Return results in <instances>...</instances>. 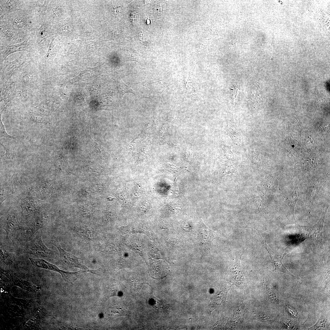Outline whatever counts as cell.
I'll return each instance as SVG.
<instances>
[{"label":"cell","mask_w":330,"mask_h":330,"mask_svg":"<svg viewBox=\"0 0 330 330\" xmlns=\"http://www.w3.org/2000/svg\"><path fill=\"white\" fill-rule=\"evenodd\" d=\"M145 34L143 33H141L139 34V37L140 39L141 40H143L144 39Z\"/></svg>","instance_id":"d4e9b609"},{"label":"cell","mask_w":330,"mask_h":330,"mask_svg":"<svg viewBox=\"0 0 330 330\" xmlns=\"http://www.w3.org/2000/svg\"><path fill=\"white\" fill-rule=\"evenodd\" d=\"M0 258L1 260L6 264H11L15 260L14 255L12 253L6 251H3L2 246L1 244Z\"/></svg>","instance_id":"2e32d148"},{"label":"cell","mask_w":330,"mask_h":330,"mask_svg":"<svg viewBox=\"0 0 330 330\" xmlns=\"http://www.w3.org/2000/svg\"><path fill=\"white\" fill-rule=\"evenodd\" d=\"M250 201L255 209L259 212H266L265 204L262 198L258 196L252 195L250 197Z\"/></svg>","instance_id":"4fadbf2b"},{"label":"cell","mask_w":330,"mask_h":330,"mask_svg":"<svg viewBox=\"0 0 330 330\" xmlns=\"http://www.w3.org/2000/svg\"><path fill=\"white\" fill-rule=\"evenodd\" d=\"M328 207V205L324 206L319 220L314 226L311 227V230L309 235V238L314 242L323 257H324V248L323 242V229L325 214Z\"/></svg>","instance_id":"8992f818"},{"label":"cell","mask_w":330,"mask_h":330,"mask_svg":"<svg viewBox=\"0 0 330 330\" xmlns=\"http://www.w3.org/2000/svg\"><path fill=\"white\" fill-rule=\"evenodd\" d=\"M1 227L6 232L8 238L12 241L17 238L20 229L17 216L9 213L2 218Z\"/></svg>","instance_id":"5b68a950"},{"label":"cell","mask_w":330,"mask_h":330,"mask_svg":"<svg viewBox=\"0 0 330 330\" xmlns=\"http://www.w3.org/2000/svg\"><path fill=\"white\" fill-rule=\"evenodd\" d=\"M0 16H1V15H2V9L1 7H0Z\"/></svg>","instance_id":"4316f807"},{"label":"cell","mask_w":330,"mask_h":330,"mask_svg":"<svg viewBox=\"0 0 330 330\" xmlns=\"http://www.w3.org/2000/svg\"><path fill=\"white\" fill-rule=\"evenodd\" d=\"M32 265L35 267L53 271L59 273L66 282L72 284L78 278L80 274L85 272L83 270L77 272H69L60 270L57 267L41 258H29Z\"/></svg>","instance_id":"7a4b0ae2"},{"label":"cell","mask_w":330,"mask_h":330,"mask_svg":"<svg viewBox=\"0 0 330 330\" xmlns=\"http://www.w3.org/2000/svg\"><path fill=\"white\" fill-rule=\"evenodd\" d=\"M298 226L299 227V232L295 237L290 242L288 245L282 251L283 258L294 248L309 237L311 230V227Z\"/></svg>","instance_id":"ba28073f"},{"label":"cell","mask_w":330,"mask_h":330,"mask_svg":"<svg viewBox=\"0 0 330 330\" xmlns=\"http://www.w3.org/2000/svg\"><path fill=\"white\" fill-rule=\"evenodd\" d=\"M51 244L55 246L58 250L60 258V260L70 267H75L80 269L86 271L96 275H99L97 270H92L81 264L79 261V259L70 252H68L61 248L59 243L57 240H53Z\"/></svg>","instance_id":"3957f363"},{"label":"cell","mask_w":330,"mask_h":330,"mask_svg":"<svg viewBox=\"0 0 330 330\" xmlns=\"http://www.w3.org/2000/svg\"><path fill=\"white\" fill-rule=\"evenodd\" d=\"M0 144L4 148L6 151V153L2 156V158L6 160H13L17 156V154L16 152L11 150L5 146L1 142Z\"/></svg>","instance_id":"d6986e66"},{"label":"cell","mask_w":330,"mask_h":330,"mask_svg":"<svg viewBox=\"0 0 330 330\" xmlns=\"http://www.w3.org/2000/svg\"><path fill=\"white\" fill-rule=\"evenodd\" d=\"M168 265L163 261L154 260L150 262L149 275L154 279L163 277L168 274Z\"/></svg>","instance_id":"30bf717a"},{"label":"cell","mask_w":330,"mask_h":330,"mask_svg":"<svg viewBox=\"0 0 330 330\" xmlns=\"http://www.w3.org/2000/svg\"><path fill=\"white\" fill-rule=\"evenodd\" d=\"M325 323V321L324 317H323L322 316L321 317V316L316 324L314 327L313 328L314 329L317 328H319V327H320L321 328H323L324 327Z\"/></svg>","instance_id":"7402d4cb"},{"label":"cell","mask_w":330,"mask_h":330,"mask_svg":"<svg viewBox=\"0 0 330 330\" xmlns=\"http://www.w3.org/2000/svg\"><path fill=\"white\" fill-rule=\"evenodd\" d=\"M327 180V178L325 177L318 178L313 182L308 187L306 193L307 209L309 210L313 204L315 198Z\"/></svg>","instance_id":"9c48e42d"},{"label":"cell","mask_w":330,"mask_h":330,"mask_svg":"<svg viewBox=\"0 0 330 330\" xmlns=\"http://www.w3.org/2000/svg\"><path fill=\"white\" fill-rule=\"evenodd\" d=\"M227 133L236 145L240 143V139L239 132L234 122L232 113H230L228 121Z\"/></svg>","instance_id":"7c38bea8"},{"label":"cell","mask_w":330,"mask_h":330,"mask_svg":"<svg viewBox=\"0 0 330 330\" xmlns=\"http://www.w3.org/2000/svg\"><path fill=\"white\" fill-rule=\"evenodd\" d=\"M0 137L1 138L5 137L12 139L15 140H17L20 139L19 137H14L8 134L6 132L4 125L2 123L1 118H0Z\"/></svg>","instance_id":"ffe728a7"},{"label":"cell","mask_w":330,"mask_h":330,"mask_svg":"<svg viewBox=\"0 0 330 330\" xmlns=\"http://www.w3.org/2000/svg\"><path fill=\"white\" fill-rule=\"evenodd\" d=\"M254 230L255 231L256 234L260 239L263 246L268 252L271 260L275 266V270L288 274L294 278L299 280V278L292 274L285 268L283 262V258L279 257L275 252L270 248L266 241L260 234L258 230L256 229H254Z\"/></svg>","instance_id":"52a82bcc"},{"label":"cell","mask_w":330,"mask_h":330,"mask_svg":"<svg viewBox=\"0 0 330 330\" xmlns=\"http://www.w3.org/2000/svg\"><path fill=\"white\" fill-rule=\"evenodd\" d=\"M13 21L17 25H19L21 24L20 20L19 19L16 18L13 19Z\"/></svg>","instance_id":"cb8c5ba5"},{"label":"cell","mask_w":330,"mask_h":330,"mask_svg":"<svg viewBox=\"0 0 330 330\" xmlns=\"http://www.w3.org/2000/svg\"><path fill=\"white\" fill-rule=\"evenodd\" d=\"M115 15H118L119 13H122V9L120 6H117L114 8Z\"/></svg>","instance_id":"603a6c76"},{"label":"cell","mask_w":330,"mask_h":330,"mask_svg":"<svg viewBox=\"0 0 330 330\" xmlns=\"http://www.w3.org/2000/svg\"><path fill=\"white\" fill-rule=\"evenodd\" d=\"M278 181V179L273 176L267 178L263 185L266 192H273L276 190L277 187Z\"/></svg>","instance_id":"5bb4252c"},{"label":"cell","mask_w":330,"mask_h":330,"mask_svg":"<svg viewBox=\"0 0 330 330\" xmlns=\"http://www.w3.org/2000/svg\"><path fill=\"white\" fill-rule=\"evenodd\" d=\"M198 240L201 249L205 255L210 254L211 244L213 241L218 236V234L207 227L202 222L199 226Z\"/></svg>","instance_id":"277c9868"},{"label":"cell","mask_w":330,"mask_h":330,"mask_svg":"<svg viewBox=\"0 0 330 330\" xmlns=\"http://www.w3.org/2000/svg\"><path fill=\"white\" fill-rule=\"evenodd\" d=\"M118 293V288L116 285L114 284H109L105 287L104 295L105 298H108L112 296L117 295Z\"/></svg>","instance_id":"9a60e30c"},{"label":"cell","mask_w":330,"mask_h":330,"mask_svg":"<svg viewBox=\"0 0 330 330\" xmlns=\"http://www.w3.org/2000/svg\"><path fill=\"white\" fill-rule=\"evenodd\" d=\"M250 158L252 163L257 165L260 164L261 161L260 157L255 153H252L249 155Z\"/></svg>","instance_id":"44dd1931"},{"label":"cell","mask_w":330,"mask_h":330,"mask_svg":"<svg viewBox=\"0 0 330 330\" xmlns=\"http://www.w3.org/2000/svg\"><path fill=\"white\" fill-rule=\"evenodd\" d=\"M298 186L295 187L292 192L290 194L285 196L283 197V200L288 206L295 222L297 225H298V224L295 218L294 210L295 205L299 195Z\"/></svg>","instance_id":"8fae6325"},{"label":"cell","mask_w":330,"mask_h":330,"mask_svg":"<svg viewBox=\"0 0 330 330\" xmlns=\"http://www.w3.org/2000/svg\"><path fill=\"white\" fill-rule=\"evenodd\" d=\"M109 316L115 318L117 316L124 315L125 310L119 306L113 307L110 309L108 311Z\"/></svg>","instance_id":"ac0fdd59"},{"label":"cell","mask_w":330,"mask_h":330,"mask_svg":"<svg viewBox=\"0 0 330 330\" xmlns=\"http://www.w3.org/2000/svg\"><path fill=\"white\" fill-rule=\"evenodd\" d=\"M145 22L148 24H150V23H151V21L148 18V17L147 18V16L146 17V18H145Z\"/></svg>","instance_id":"484cf974"},{"label":"cell","mask_w":330,"mask_h":330,"mask_svg":"<svg viewBox=\"0 0 330 330\" xmlns=\"http://www.w3.org/2000/svg\"><path fill=\"white\" fill-rule=\"evenodd\" d=\"M119 85L120 86V91L123 96L127 93H130L135 95H137L136 92L126 85L120 78L119 80Z\"/></svg>","instance_id":"e0dca14e"},{"label":"cell","mask_w":330,"mask_h":330,"mask_svg":"<svg viewBox=\"0 0 330 330\" xmlns=\"http://www.w3.org/2000/svg\"><path fill=\"white\" fill-rule=\"evenodd\" d=\"M17 253L18 255L30 254L38 258H47L60 260L58 256L44 244L41 233L37 234L34 238L25 241L18 248Z\"/></svg>","instance_id":"6da1fadb"}]
</instances>
